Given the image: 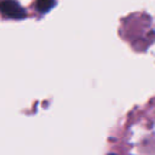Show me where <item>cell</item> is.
<instances>
[{
  "instance_id": "obj_3",
  "label": "cell",
  "mask_w": 155,
  "mask_h": 155,
  "mask_svg": "<svg viewBox=\"0 0 155 155\" xmlns=\"http://www.w3.org/2000/svg\"><path fill=\"white\" fill-rule=\"evenodd\" d=\"M109 155H115V154H109Z\"/></svg>"
},
{
  "instance_id": "obj_2",
  "label": "cell",
  "mask_w": 155,
  "mask_h": 155,
  "mask_svg": "<svg viewBox=\"0 0 155 155\" xmlns=\"http://www.w3.org/2000/svg\"><path fill=\"white\" fill-rule=\"evenodd\" d=\"M54 5H56V0H36L35 1V8L41 13L47 12Z\"/></svg>"
},
{
  "instance_id": "obj_1",
  "label": "cell",
  "mask_w": 155,
  "mask_h": 155,
  "mask_svg": "<svg viewBox=\"0 0 155 155\" xmlns=\"http://www.w3.org/2000/svg\"><path fill=\"white\" fill-rule=\"evenodd\" d=\"M0 12L12 19H22L27 17L24 8L15 0H2L0 1Z\"/></svg>"
}]
</instances>
